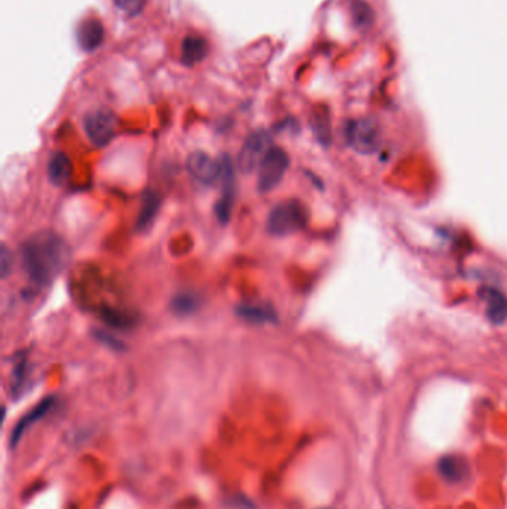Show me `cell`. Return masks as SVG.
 <instances>
[{"instance_id": "19", "label": "cell", "mask_w": 507, "mask_h": 509, "mask_svg": "<svg viewBox=\"0 0 507 509\" xmlns=\"http://www.w3.org/2000/svg\"><path fill=\"white\" fill-rule=\"evenodd\" d=\"M27 379V359L23 358L20 361H16L14 371H12V381H11V387L14 390V394H19L20 390L23 389L24 383Z\"/></svg>"}, {"instance_id": "5", "label": "cell", "mask_w": 507, "mask_h": 509, "mask_svg": "<svg viewBox=\"0 0 507 509\" xmlns=\"http://www.w3.org/2000/svg\"><path fill=\"white\" fill-rule=\"evenodd\" d=\"M291 160L287 152L281 148L273 146L268 155L262 161L259 167L258 176V190L261 194H266L277 188L278 183L283 180L287 170H289Z\"/></svg>"}, {"instance_id": "15", "label": "cell", "mask_w": 507, "mask_h": 509, "mask_svg": "<svg viewBox=\"0 0 507 509\" xmlns=\"http://www.w3.org/2000/svg\"><path fill=\"white\" fill-rule=\"evenodd\" d=\"M73 165L70 158L63 152H57L48 161V179L56 186H63L70 180Z\"/></svg>"}, {"instance_id": "6", "label": "cell", "mask_w": 507, "mask_h": 509, "mask_svg": "<svg viewBox=\"0 0 507 509\" xmlns=\"http://www.w3.org/2000/svg\"><path fill=\"white\" fill-rule=\"evenodd\" d=\"M221 183H222V197L219 198L214 206V215L221 224H228L232 213V206L235 200V175L234 165L229 157L221 158Z\"/></svg>"}, {"instance_id": "9", "label": "cell", "mask_w": 507, "mask_h": 509, "mask_svg": "<svg viewBox=\"0 0 507 509\" xmlns=\"http://www.w3.org/2000/svg\"><path fill=\"white\" fill-rule=\"evenodd\" d=\"M76 41L83 51L91 53V51L97 49L105 41L103 24L95 19H88L85 21H82L76 30Z\"/></svg>"}, {"instance_id": "1", "label": "cell", "mask_w": 507, "mask_h": 509, "mask_svg": "<svg viewBox=\"0 0 507 509\" xmlns=\"http://www.w3.org/2000/svg\"><path fill=\"white\" fill-rule=\"evenodd\" d=\"M70 247L63 237L53 231H41L21 246V262L31 282L46 286L67 267Z\"/></svg>"}, {"instance_id": "8", "label": "cell", "mask_w": 507, "mask_h": 509, "mask_svg": "<svg viewBox=\"0 0 507 509\" xmlns=\"http://www.w3.org/2000/svg\"><path fill=\"white\" fill-rule=\"evenodd\" d=\"M186 168L192 179L202 185H210L221 179V161H214L206 152H192L186 160Z\"/></svg>"}, {"instance_id": "3", "label": "cell", "mask_w": 507, "mask_h": 509, "mask_svg": "<svg viewBox=\"0 0 507 509\" xmlns=\"http://www.w3.org/2000/svg\"><path fill=\"white\" fill-rule=\"evenodd\" d=\"M83 130L95 148H105L115 139L117 118L110 109H95L83 118Z\"/></svg>"}, {"instance_id": "2", "label": "cell", "mask_w": 507, "mask_h": 509, "mask_svg": "<svg viewBox=\"0 0 507 509\" xmlns=\"http://www.w3.org/2000/svg\"><path fill=\"white\" fill-rule=\"evenodd\" d=\"M308 222V212L298 200L278 202L268 215L266 230L273 237H287L300 231Z\"/></svg>"}, {"instance_id": "20", "label": "cell", "mask_w": 507, "mask_h": 509, "mask_svg": "<svg viewBox=\"0 0 507 509\" xmlns=\"http://www.w3.org/2000/svg\"><path fill=\"white\" fill-rule=\"evenodd\" d=\"M116 8L130 16L139 15L146 5V0H113Z\"/></svg>"}, {"instance_id": "10", "label": "cell", "mask_w": 507, "mask_h": 509, "mask_svg": "<svg viewBox=\"0 0 507 509\" xmlns=\"http://www.w3.org/2000/svg\"><path fill=\"white\" fill-rule=\"evenodd\" d=\"M56 403V398L54 396H49V398H45L43 401H41L35 408H33L31 411H28L19 423L15 424V428L11 433V446L15 447L16 444L20 443V439L23 438L24 432L31 426V424H35L36 421H39L41 418H43L49 411L51 408H53Z\"/></svg>"}, {"instance_id": "18", "label": "cell", "mask_w": 507, "mask_h": 509, "mask_svg": "<svg viewBox=\"0 0 507 509\" xmlns=\"http://www.w3.org/2000/svg\"><path fill=\"white\" fill-rule=\"evenodd\" d=\"M199 307V297L194 292H180L172 299V310L177 316H189Z\"/></svg>"}, {"instance_id": "12", "label": "cell", "mask_w": 507, "mask_h": 509, "mask_svg": "<svg viewBox=\"0 0 507 509\" xmlns=\"http://www.w3.org/2000/svg\"><path fill=\"white\" fill-rule=\"evenodd\" d=\"M209 54V43L206 38L199 35H188L180 48V60L184 66L192 67L201 61H204Z\"/></svg>"}, {"instance_id": "22", "label": "cell", "mask_w": 507, "mask_h": 509, "mask_svg": "<svg viewBox=\"0 0 507 509\" xmlns=\"http://www.w3.org/2000/svg\"><path fill=\"white\" fill-rule=\"evenodd\" d=\"M95 336L100 339V341H103L105 344H108L109 347H113V349H122V344H121V343H117L116 339H113V336L108 335L106 332L97 331V332H95Z\"/></svg>"}, {"instance_id": "16", "label": "cell", "mask_w": 507, "mask_h": 509, "mask_svg": "<svg viewBox=\"0 0 507 509\" xmlns=\"http://www.w3.org/2000/svg\"><path fill=\"white\" fill-rule=\"evenodd\" d=\"M100 319L108 324L109 327L113 328H120V329H128L136 325V317L134 314L120 310V309H110V307H105L103 310L100 312Z\"/></svg>"}, {"instance_id": "7", "label": "cell", "mask_w": 507, "mask_h": 509, "mask_svg": "<svg viewBox=\"0 0 507 509\" xmlns=\"http://www.w3.org/2000/svg\"><path fill=\"white\" fill-rule=\"evenodd\" d=\"M348 145L362 155H370L380 146V133L374 124L367 121L352 123L347 130Z\"/></svg>"}, {"instance_id": "17", "label": "cell", "mask_w": 507, "mask_h": 509, "mask_svg": "<svg viewBox=\"0 0 507 509\" xmlns=\"http://www.w3.org/2000/svg\"><path fill=\"white\" fill-rule=\"evenodd\" d=\"M484 298L488 304V314L491 317L496 324H501V322L507 317V301L506 298L496 292V291H488L484 294Z\"/></svg>"}, {"instance_id": "14", "label": "cell", "mask_w": 507, "mask_h": 509, "mask_svg": "<svg viewBox=\"0 0 507 509\" xmlns=\"http://www.w3.org/2000/svg\"><path fill=\"white\" fill-rule=\"evenodd\" d=\"M236 316L249 322V324L256 325L274 324V322H277L276 310L263 304H241L236 307Z\"/></svg>"}, {"instance_id": "11", "label": "cell", "mask_w": 507, "mask_h": 509, "mask_svg": "<svg viewBox=\"0 0 507 509\" xmlns=\"http://www.w3.org/2000/svg\"><path fill=\"white\" fill-rule=\"evenodd\" d=\"M439 473L442 475V478L448 483L457 484V483H463L464 480L469 478L470 475V466L467 463V461L461 456H445L442 457L441 461H439L437 465Z\"/></svg>"}, {"instance_id": "21", "label": "cell", "mask_w": 507, "mask_h": 509, "mask_svg": "<svg viewBox=\"0 0 507 509\" xmlns=\"http://www.w3.org/2000/svg\"><path fill=\"white\" fill-rule=\"evenodd\" d=\"M11 271H12V254L9 253L8 247L4 245L2 253H0V274H2L4 280L9 276Z\"/></svg>"}, {"instance_id": "4", "label": "cell", "mask_w": 507, "mask_h": 509, "mask_svg": "<svg viewBox=\"0 0 507 509\" xmlns=\"http://www.w3.org/2000/svg\"><path fill=\"white\" fill-rule=\"evenodd\" d=\"M273 148V139L269 133L265 130L253 131L247 135V139L240 150L239 160H236V167L241 173L249 175L253 173L258 167H261L262 161L268 155V152Z\"/></svg>"}, {"instance_id": "13", "label": "cell", "mask_w": 507, "mask_h": 509, "mask_svg": "<svg viewBox=\"0 0 507 509\" xmlns=\"http://www.w3.org/2000/svg\"><path fill=\"white\" fill-rule=\"evenodd\" d=\"M161 209V197L155 191H146L142 198V206L137 216L136 230L139 232H147L152 225H154L155 219Z\"/></svg>"}]
</instances>
